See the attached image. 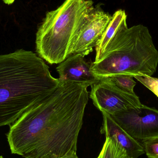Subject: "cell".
I'll list each match as a JSON object with an SVG mask.
<instances>
[{
  "instance_id": "obj_1",
  "label": "cell",
  "mask_w": 158,
  "mask_h": 158,
  "mask_svg": "<svg viewBox=\"0 0 158 158\" xmlns=\"http://www.w3.org/2000/svg\"><path fill=\"white\" fill-rule=\"evenodd\" d=\"M88 85L62 83L10 126L11 153L25 158H63L77 151L88 103Z\"/></svg>"
},
{
  "instance_id": "obj_2",
  "label": "cell",
  "mask_w": 158,
  "mask_h": 158,
  "mask_svg": "<svg viewBox=\"0 0 158 158\" xmlns=\"http://www.w3.org/2000/svg\"><path fill=\"white\" fill-rule=\"evenodd\" d=\"M61 84L31 51L0 55V127L13 124Z\"/></svg>"
},
{
  "instance_id": "obj_3",
  "label": "cell",
  "mask_w": 158,
  "mask_h": 158,
  "mask_svg": "<svg viewBox=\"0 0 158 158\" xmlns=\"http://www.w3.org/2000/svg\"><path fill=\"white\" fill-rule=\"evenodd\" d=\"M127 19L120 27L91 70L98 79L118 75H154L158 65V51L147 27L136 25L130 28Z\"/></svg>"
},
{
  "instance_id": "obj_4",
  "label": "cell",
  "mask_w": 158,
  "mask_h": 158,
  "mask_svg": "<svg viewBox=\"0 0 158 158\" xmlns=\"http://www.w3.org/2000/svg\"><path fill=\"white\" fill-rule=\"evenodd\" d=\"M91 0H65L48 12L36 33V52L51 64L71 56L79 30L93 6Z\"/></svg>"
},
{
  "instance_id": "obj_5",
  "label": "cell",
  "mask_w": 158,
  "mask_h": 158,
  "mask_svg": "<svg viewBox=\"0 0 158 158\" xmlns=\"http://www.w3.org/2000/svg\"><path fill=\"white\" fill-rule=\"evenodd\" d=\"M90 97L98 109L108 114L143 105L135 93L122 90L110 77L99 79L91 85Z\"/></svg>"
},
{
  "instance_id": "obj_6",
  "label": "cell",
  "mask_w": 158,
  "mask_h": 158,
  "mask_svg": "<svg viewBox=\"0 0 158 158\" xmlns=\"http://www.w3.org/2000/svg\"><path fill=\"white\" fill-rule=\"evenodd\" d=\"M109 115L137 141L158 136V110L155 108L143 105Z\"/></svg>"
},
{
  "instance_id": "obj_7",
  "label": "cell",
  "mask_w": 158,
  "mask_h": 158,
  "mask_svg": "<svg viewBox=\"0 0 158 158\" xmlns=\"http://www.w3.org/2000/svg\"><path fill=\"white\" fill-rule=\"evenodd\" d=\"M112 16L99 7L91 8L79 30L71 51V55L89 54L96 47L104 34Z\"/></svg>"
},
{
  "instance_id": "obj_8",
  "label": "cell",
  "mask_w": 158,
  "mask_h": 158,
  "mask_svg": "<svg viewBox=\"0 0 158 158\" xmlns=\"http://www.w3.org/2000/svg\"><path fill=\"white\" fill-rule=\"evenodd\" d=\"M61 83L73 82L91 86L99 81L91 70V65L85 61L84 56L73 54L59 64L56 67Z\"/></svg>"
},
{
  "instance_id": "obj_9",
  "label": "cell",
  "mask_w": 158,
  "mask_h": 158,
  "mask_svg": "<svg viewBox=\"0 0 158 158\" xmlns=\"http://www.w3.org/2000/svg\"><path fill=\"white\" fill-rule=\"evenodd\" d=\"M103 123L100 133L106 137H111L116 140L127 151L131 158H138L145 154L143 145L129 135L109 114L102 112Z\"/></svg>"
},
{
  "instance_id": "obj_10",
  "label": "cell",
  "mask_w": 158,
  "mask_h": 158,
  "mask_svg": "<svg viewBox=\"0 0 158 158\" xmlns=\"http://www.w3.org/2000/svg\"><path fill=\"white\" fill-rule=\"evenodd\" d=\"M127 18L125 11L122 9L118 10L113 14L111 20L96 46L95 61L98 60L110 41L113 38L123 22L127 19Z\"/></svg>"
},
{
  "instance_id": "obj_11",
  "label": "cell",
  "mask_w": 158,
  "mask_h": 158,
  "mask_svg": "<svg viewBox=\"0 0 158 158\" xmlns=\"http://www.w3.org/2000/svg\"><path fill=\"white\" fill-rule=\"evenodd\" d=\"M127 151L114 138L106 137L102 150L97 158H129Z\"/></svg>"
},
{
  "instance_id": "obj_12",
  "label": "cell",
  "mask_w": 158,
  "mask_h": 158,
  "mask_svg": "<svg viewBox=\"0 0 158 158\" xmlns=\"http://www.w3.org/2000/svg\"><path fill=\"white\" fill-rule=\"evenodd\" d=\"M114 83L122 90L131 93H135L134 88L136 83L132 76L118 75L110 77Z\"/></svg>"
},
{
  "instance_id": "obj_13",
  "label": "cell",
  "mask_w": 158,
  "mask_h": 158,
  "mask_svg": "<svg viewBox=\"0 0 158 158\" xmlns=\"http://www.w3.org/2000/svg\"><path fill=\"white\" fill-rule=\"evenodd\" d=\"M145 153L149 158H158V136L142 141Z\"/></svg>"
},
{
  "instance_id": "obj_14",
  "label": "cell",
  "mask_w": 158,
  "mask_h": 158,
  "mask_svg": "<svg viewBox=\"0 0 158 158\" xmlns=\"http://www.w3.org/2000/svg\"><path fill=\"white\" fill-rule=\"evenodd\" d=\"M143 84L158 98V78L147 75H137L133 77Z\"/></svg>"
},
{
  "instance_id": "obj_15",
  "label": "cell",
  "mask_w": 158,
  "mask_h": 158,
  "mask_svg": "<svg viewBox=\"0 0 158 158\" xmlns=\"http://www.w3.org/2000/svg\"><path fill=\"white\" fill-rule=\"evenodd\" d=\"M63 158H79L76 151H71Z\"/></svg>"
},
{
  "instance_id": "obj_16",
  "label": "cell",
  "mask_w": 158,
  "mask_h": 158,
  "mask_svg": "<svg viewBox=\"0 0 158 158\" xmlns=\"http://www.w3.org/2000/svg\"><path fill=\"white\" fill-rule=\"evenodd\" d=\"M15 1V0H6V4L7 5L12 4V3H14Z\"/></svg>"
},
{
  "instance_id": "obj_17",
  "label": "cell",
  "mask_w": 158,
  "mask_h": 158,
  "mask_svg": "<svg viewBox=\"0 0 158 158\" xmlns=\"http://www.w3.org/2000/svg\"><path fill=\"white\" fill-rule=\"evenodd\" d=\"M2 1H3V2H4L6 4V0H2Z\"/></svg>"
},
{
  "instance_id": "obj_18",
  "label": "cell",
  "mask_w": 158,
  "mask_h": 158,
  "mask_svg": "<svg viewBox=\"0 0 158 158\" xmlns=\"http://www.w3.org/2000/svg\"><path fill=\"white\" fill-rule=\"evenodd\" d=\"M0 158H3V157L2 156H0Z\"/></svg>"
},
{
  "instance_id": "obj_19",
  "label": "cell",
  "mask_w": 158,
  "mask_h": 158,
  "mask_svg": "<svg viewBox=\"0 0 158 158\" xmlns=\"http://www.w3.org/2000/svg\"><path fill=\"white\" fill-rule=\"evenodd\" d=\"M131 158L130 157V158Z\"/></svg>"
}]
</instances>
